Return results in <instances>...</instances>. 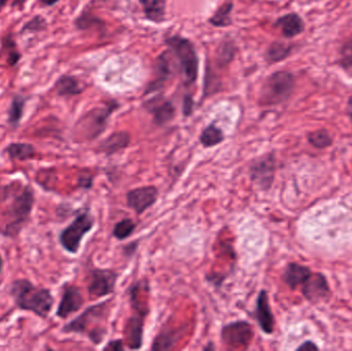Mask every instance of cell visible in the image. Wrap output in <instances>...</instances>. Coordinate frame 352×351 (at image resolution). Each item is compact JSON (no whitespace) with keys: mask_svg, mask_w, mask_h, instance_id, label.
<instances>
[{"mask_svg":"<svg viewBox=\"0 0 352 351\" xmlns=\"http://www.w3.org/2000/svg\"><path fill=\"white\" fill-rule=\"evenodd\" d=\"M28 100V96L20 94V93H16L12 96L10 106L8 109V119H6V124L10 129H18L23 117H24L25 109H26Z\"/></svg>","mask_w":352,"mask_h":351,"instance_id":"603a6c76","label":"cell"},{"mask_svg":"<svg viewBox=\"0 0 352 351\" xmlns=\"http://www.w3.org/2000/svg\"><path fill=\"white\" fill-rule=\"evenodd\" d=\"M136 227H138V225L132 218H123L113 227V236L119 241L126 240L133 235Z\"/></svg>","mask_w":352,"mask_h":351,"instance_id":"f546056e","label":"cell"},{"mask_svg":"<svg viewBox=\"0 0 352 351\" xmlns=\"http://www.w3.org/2000/svg\"><path fill=\"white\" fill-rule=\"evenodd\" d=\"M318 350V346H316L314 342L307 341L305 343L302 344L301 346L298 348V350Z\"/></svg>","mask_w":352,"mask_h":351,"instance_id":"ab89813d","label":"cell"},{"mask_svg":"<svg viewBox=\"0 0 352 351\" xmlns=\"http://www.w3.org/2000/svg\"><path fill=\"white\" fill-rule=\"evenodd\" d=\"M130 144H131V135L129 132H113L99 144L98 150L107 156H113L127 148Z\"/></svg>","mask_w":352,"mask_h":351,"instance_id":"ac0fdd59","label":"cell"},{"mask_svg":"<svg viewBox=\"0 0 352 351\" xmlns=\"http://www.w3.org/2000/svg\"><path fill=\"white\" fill-rule=\"evenodd\" d=\"M8 200L6 207V223L0 228V234L6 238L16 239L31 220L34 208L35 192L30 185H21L14 181L8 185L0 187V201Z\"/></svg>","mask_w":352,"mask_h":351,"instance_id":"6da1fadb","label":"cell"},{"mask_svg":"<svg viewBox=\"0 0 352 351\" xmlns=\"http://www.w3.org/2000/svg\"><path fill=\"white\" fill-rule=\"evenodd\" d=\"M215 348L214 346H213L212 342H209L208 344H207L206 346H205L204 348H203V350H214Z\"/></svg>","mask_w":352,"mask_h":351,"instance_id":"7bdbcfd3","label":"cell"},{"mask_svg":"<svg viewBox=\"0 0 352 351\" xmlns=\"http://www.w3.org/2000/svg\"><path fill=\"white\" fill-rule=\"evenodd\" d=\"M111 302V300H107L88 307L82 315L64 325L62 333L87 336L94 346L102 343L107 337V329L105 326H101V323L107 321L109 317Z\"/></svg>","mask_w":352,"mask_h":351,"instance_id":"3957f363","label":"cell"},{"mask_svg":"<svg viewBox=\"0 0 352 351\" xmlns=\"http://www.w3.org/2000/svg\"><path fill=\"white\" fill-rule=\"evenodd\" d=\"M308 141L311 146H314V148H327L329 146H332L333 139L331 137L330 134L327 130L320 129L316 130V131L311 132L308 135Z\"/></svg>","mask_w":352,"mask_h":351,"instance_id":"d6a6232c","label":"cell"},{"mask_svg":"<svg viewBox=\"0 0 352 351\" xmlns=\"http://www.w3.org/2000/svg\"><path fill=\"white\" fill-rule=\"evenodd\" d=\"M217 62L221 67L227 66L228 64L233 61L235 57L236 49L235 45L231 41H225L219 45V49L217 52Z\"/></svg>","mask_w":352,"mask_h":351,"instance_id":"836d02e7","label":"cell"},{"mask_svg":"<svg viewBox=\"0 0 352 351\" xmlns=\"http://www.w3.org/2000/svg\"><path fill=\"white\" fill-rule=\"evenodd\" d=\"M95 226V218L89 208L78 210L74 220L59 233L60 245L70 255H76L80 251L82 239Z\"/></svg>","mask_w":352,"mask_h":351,"instance_id":"5b68a950","label":"cell"},{"mask_svg":"<svg viewBox=\"0 0 352 351\" xmlns=\"http://www.w3.org/2000/svg\"><path fill=\"white\" fill-rule=\"evenodd\" d=\"M0 56L10 67H14L20 63L22 53L19 49L18 43L14 38V33L8 32L0 38Z\"/></svg>","mask_w":352,"mask_h":351,"instance_id":"ffe728a7","label":"cell"},{"mask_svg":"<svg viewBox=\"0 0 352 351\" xmlns=\"http://www.w3.org/2000/svg\"><path fill=\"white\" fill-rule=\"evenodd\" d=\"M295 88V78L289 71H276L271 74L263 84L260 100L264 105H276L291 97Z\"/></svg>","mask_w":352,"mask_h":351,"instance_id":"52a82bcc","label":"cell"},{"mask_svg":"<svg viewBox=\"0 0 352 351\" xmlns=\"http://www.w3.org/2000/svg\"><path fill=\"white\" fill-rule=\"evenodd\" d=\"M232 10H233L232 2H226L223 5L219 6L214 14L211 16V24L217 27H226L231 24L230 16H231Z\"/></svg>","mask_w":352,"mask_h":351,"instance_id":"4dcf8cb0","label":"cell"},{"mask_svg":"<svg viewBox=\"0 0 352 351\" xmlns=\"http://www.w3.org/2000/svg\"><path fill=\"white\" fill-rule=\"evenodd\" d=\"M292 45L283 41H274L267 49L266 58L270 63L283 61L291 54Z\"/></svg>","mask_w":352,"mask_h":351,"instance_id":"83f0119b","label":"cell"},{"mask_svg":"<svg viewBox=\"0 0 352 351\" xmlns=\"http://www.w3.org/2000/svg\"><path fill=\"white\" fill-rule=\"evenodd\" d=\"M10 0H0V12L10 3Z\"/></svg>","mask_w":352,"mask_h":351,"instance_id":"b9f144b4","label":"cell"},{"mask_svg":"<svg viewBox=\"0 0 352 351\" xmlns=\"http://www.w3.org/2000/svg\"><path fill=\"white\" fill-rule=\"evenodd\" d=\"M330 293L328 280L322 273H312L307 282L302 286V294L310 303L326 300Z\"/></svg>","mask_w":352,"mask_h":351,"instance_id":"2e32d148","label":"cell"},{"mask_svg":"<svg viewBox=\"0 0 352 351\" xmlns=\"http://www.w3.org/2000/svg\"><path fill=\"white\" fill-rule=\"evenodd\" d=\"M3 259H2L1 253H0V275H1L2 270H3Z\"/></svg>","mask_w":352,"mask_h":351,"instance_id":"f6af8a7d","label":"cell"},{"mask_svg":"<svg viewBox=\"0 0 352 351\" xmlns=\"http://www.w3.org/2000/svg\"><path fill=\"white\" fill-rule=\"evenodd\" d=\"M119 280V272L109 268H93L89 272V295L93 298H104L113 294Z\"/></svg>","mask_w":352,"mask_h":351,"instance_id":"9c48e42d","label":"cell"},{"mask_svg":"<svg viewBox=\"0 0 352 351\" xmlns=\"http://www.w3.org/2000/svg\"><path fill=\"white\" fill-rule=\"evenodd\" d=\"M314 272L307 266L292 262L283 271V280L291 290H296L298 286H303Z\"/></svg>","mask_w":352,"mask_h":351,"instance_id":"d6986e66","label":"cell"},{"mask_svg":"<svg viewBox=\"0 0 352 351\" xmlns=\"http://www.w3.org/2000/svg\"><path fill=\"white\" fill-rule=\"evenodd\" d=\"M144 109L153 115V121L157 126H164L170 123L175 117L173 103L163 96L148 99L144 104Z\"/></svg>","mask_w":352,"mask_h":351,"instance_id":"9a60e30c","label":"cell"},{"mask_svg":"<svg viewBox=\"0 0 352 351\" xmlns=\"http://www.w3.org/2000/svg\"><path fill=\"white\" fill-rule=\"evenodd\" d=\"M165 43L175 53L179 62L184 82L186 84H195L198 78L199 59L192 43L179 35L168 37Z\"/></svg>","mask_w":352,"mask_h":351,"instance_id":"8992f818","label":"cell"},{"mask_svg":"<svg viewBox=\"0 0 352 351\" xmlns=\"http://www.w3.org/2000/svg\"><path fill=\"white\" fill-rule=\"evenodd\" d=\"M254 319L260 329L267 335L274 333L275 317L271 308L268 292L261 290L256 297V308H254Z\"/></svg>","mask_w":352,"mask_h":351,"instance_id":"5bb4252c","label":"cell"},{"mask_svg":"<svg viewBox=\"0 0 352 351\" xmlns=\"http://www.w3.org/2000/svg\"><path fill=\"white\" fill-rule=\"evenodd\" d=\"M132 311L124 328V343L129 350H140L144 346V324L150 311Z\"/></svg>","mask_w":352,"mask_h":351,"instance_id":"8fae6325","label":"cell"},{"mask_svg":"<svg viewBox=\"0 0 352 351\" xmlns=\"http://www.w3.org/2000/svg\"><path fill=\"white\" fill-rule=\"evenodd\" d=\"M349 115H351L352 120V96L351 97V99H349Z\"/></svg>","mask_w":352,"mask_h":351,"instance_id":"ee69618b","label":"cell"},{"mask_svg":"<svg viewBox=\"0 0 352 351\" xmlns=\"http://www.w3.org/2000/svg\"><path fill=\"white\" fill-rule=\"evenodd\" d=\"M93 185V179L91 177H80L78 179V187L82 188V189L89 190L92 188Z\"/></svg>","mask_w":352,"mask_h":351,"instance_id":"f35d334b","label":"cell"},{"mask_svg":"<svg viewBox=\"0 0 352 351\" xmlns=\"http://www.w3.org/2000/svg\"><path fill=\"white\" fill-rule=\"evenodd\" d=\"M3 154L8 156L10 161L32 160L36 157V148L28 142H10L4 148Z\"/></svg>","mask_w":352,"mask_h":351,"instance_id":"cb8c5ba5","label":"cell"},{"mask_svg":"<svg viewBox=\"0 0 352 351\" xmlns=\"http://www.w3.org/2000/svg\"><path fill=\"white\" fill-rule=\"evenodd\" d=\"M103 350L111 351H123L125 350V343L123 339H115L109 341L107 346L103 348Z\"/></svg>","mask_w":352,"mask_h":351,"instance_id":"8d00e7d4","label":"cell"},{"mask_svg":"<svg viewBox=\"0 0 352 351\" xmlns=\"http://www.w3.org/2000/svg\"><path fill=\"white\" fill-rule=\"evenodd\" d=\"M101 25H103L102 21L95 16L94 14H91L88 10H84L74 20V26L78 30H88V29L93 28L95 26L101 27Z\"/></svg>","mask_w":352,"mask_h":351,"instance_id":"1f68e13d","label":"cell"},{"mask_svg":"<svg viewBox=\"0 0 352 351\" xmlns=\"http://www.w3.org/2000/svg\"><path fill=\"white\" fill-rule=\"evenodd\" d=\"M225 139L226 136L223 130L215 126L214 124L207 126L199 137V141L205 148H214L225 141Z\"/></svg>","mask_w":352,"mask_h":351,"instance_id":"4316f807","label":"cell"},{"mask_svg":"<svg viewBox=\"0 0 352 351\" xmlns=\"http://www.w3.org/2000/svg\"><path fill=\"white\" fill-rule=\"evenodd\" d=\"M144 8V16L155 23L163 22L166 14V3L164 0H140Z\"/></svg>","mask_w":352,"mask_h":351,"instance_id":"484cf974","label":"cell"},{"mask_svg":"<svg viewBox=\"0 0 352 351\" xmlns=\"http://www.w3.org/2000/svg\"><path fill=\"white\" fill-rule=\"evenodd\" d=\"M47 29V21L43 14H34L26 23H24L20 30V35L39 34Z\"/></svg>","mask_w":352,"mask_h":351,"instance_id":"f1b7e54d","label":"cell"},{"mask_svg":"<svg viewBox=\"0 0 352 351\" xmlns=\"http://www.w3.org/2000/svg\"><path fill=\"white\" fill-rule=\"evenodd\" d=\"M8 293L16 308L43 319H47L55 304V298L50 288L36 286L27 278L12 280Z\"/></svg>","mask_w":352,"mask_h":351,"instance_id":"7a4b0ae2","label":"cell"},{"mask_svg":"<svg viewBox=\"0 0 352 351\" xmlns=\"http://www.w3.org/2000/svg\"><path fill=\"white\" fill-rule=\"evenodd\" d=\"M119 103L111 100L104 106L91 109L78 119L74 128V137L80 141H92L107 130L109 117L118 109Z\"/></svg>","mask_w":352,"mask_h":351,"instance_id":"277c9868","label":"cell"},{"mask_svg":"<svg viewBox=\"0 0 352 351\" xmlns=\"http://www.w3.org/2000/svg\"><path fill=\"white\" fill-rule=\"evenodd\" d=\"M39 3L45 8H52V6L56 5L60 0H37Z\"/></svg>","mask_w":352,"mask_h":351,"instance_id":"60d3db41","label":"cell"},{"mask_svg":"<svg viewBox=\"0 0 352 351\" xmlns=\"http://www.w3.org/2000/svg\"><path fill=\"white\" fill-rule=\"evenodd\" d=\"M138 249V241H133V242L128 243L127 245L123 247V255L126 258H132L135 255L136 251Z\"/></svg>","mask_w":352,"mask_h":351,"instance_id":"74e56055","label":"cell"},{"mask_svg":"<svg viewBox=\"0 0 352 351\" xmlns=\"http://www.w3.org/2000/svg\"><path fill=\"white\" fill-rule=\"evenodd\" d=\"M159 199V189L156 185H144L130 190L126 194V201L130 210L142 216Z\"/></svg>","mask_w":352,"mask_h":351,"instance_id":"7c38bea8","label":"cell"},{"mask_svg":"<svg viewBox=\"0 0 352 351\" xmlns=\"http://www.w3.org/2000/svg\"><path fill=\"white\" fill-rule=\"evenodd\" d=\"M155 67H156L155 68L156 78L148 84L146 90V94H150V93L155 92V91L160 90L164 86L165 82L173 76V63H171L170 55H169L168 52H165V53L159 56Z\"/></svg>","mask_w":352,"mask_h":351,"instance_id":"e0dca14e","label":"cell"},{"mask_svg":"<svg viewBox=\"0 0 352 351\" xmlns=\"http://www.w3.org/2000/svg\"><path fill=\"white\" fill-rule=\"evenodd\" d=\"M54 90L56 95L62 98L78 96L84 92V87L80 84V80L74 76L62 74L56 80L54 84Z\"/></svg>","mask_w":352,"mask_h":351,"instance_id":"44dd1931","label":"cell"},{"mask_svg":"<svg viewBox=\"0 0 352 351\" xmlns=\"http://www.w3.org/2000/svg\"><path fill=\"white\" fill-rule=\"evenodd\" d=\"M254 337V329L248 321H231L221 328V341L231 348H248Z\"/></svg>","mask_w":352,"mask_h":351,"instance_id":"30bf717a","label":"cell"},{"mask_svg":"<svg viewBox=\"0 0 352 351\" xmlns=\"http://www.w3.org/2000/svg\"><path fill=\"white\" fill-rule=\"evenodd\" d=\"M276 165V156L273 152L254 159L248 168L252 185H256L260 191H269L274 183Z\"/></svg>","mask_w":352,"mask_h":351,"instance_id":"ba28073f","label":"cell"},{"mask_svg":"<svg viewBox=\"0 0 352 351\" xmlns=\"http://www.w3.org/2000/svg\"><path fill=\"white\" fill-rule=\"evenodd\" d=\"M340 62L343 67L352 69V37L344 43L341 49Z\"/></svg>","mask_w":352,"mask_h":351,"instance_id":"e575fe53","label":"cell"},{"mask_svg":"<svg viewBox=\"0 0 352 351\" xmlns=\"http://www.w3.org/2000/svg\"><path fill=\"white\" fill-rule=\"evenodd\" d=\"M85 304L82 291L76 284H64L62 286L61 300L56 310V317L66 319L78 313Z\"/></svg>","mask_w":352,"mask_h":351,"instance_id":"4fadbf2b","label":"cell"},{"mask_svg":"<svg viewBox=\"0 0 352 351\" xmlns=\"http://www.w3.org/2000/svg\"><path fill=\"white\" fill-rule=\"evenodd\" d=\"M184 336V328L173 329V328H164L158 335L155 337L151 350L153 351L171 350L175 348L177 342Z\"/></svg>","mask_w":352,"mask_h":351,"instance_id":"7402d4cb","label":"cell"},{"mask_svg":"<svg viewBox=\"0 0 352 351\" xmlns=\"http://www.w3.org/2000/svg\"><path fill=\"white\" fill-rule=\"evenodd\" d=\"M275 26L280 29L285 37L292 38L303 32L305 25L299 14H289L279 18L275 23Z\"/></svg>","mask_w":352,"mask_h":351,"instance_id":"d4e9b609","label":"cell"},{"mask_svg":"<svg viewBox=\"0 0 352 351\" xmlns=\"http://www.w3.org/2000/svg\"><path fill=\"white\" fill-rule=\"evenodd\" d=\"M194 109V100L190 95H186L184 98V105H182V113L184 117H190Z\"/></svg>","mask_w":352,"mask_h":351,"instance_id":"d590c367","label":"cell"}]
</instances>
